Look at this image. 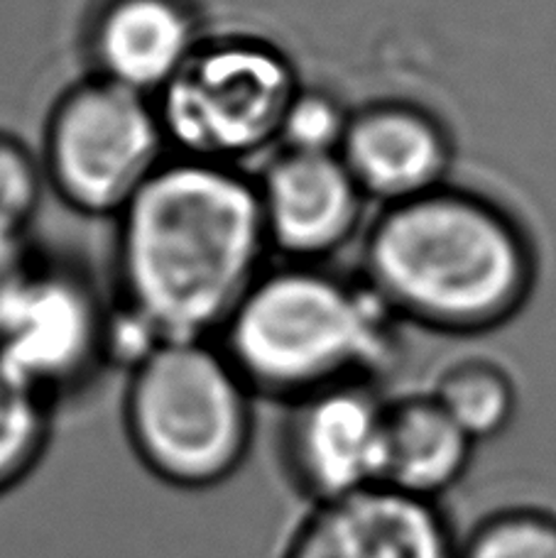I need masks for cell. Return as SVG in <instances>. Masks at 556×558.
I'll return each instance as SVG.
<instances>
[{
	"instance_id": "obj_1",
	"label": "cell",
	"mask_w": 556,
	"mask_h": 558,
	"mask_svg": "<svg viewBox=\"0 0 556 558\" xmlns=\"http://www.w3.org/2000/svg\"><path fill=\"white\" fill-rule=\"evenodd\" d=\"M270 253L255 179L172 155L116 218L113 306L155 343L216 341Z\"/></svg>"
},
{
	"instance_id": "obj_2",
	"label": "cell",
	"mask_w": 556,
	"mask_h": 558,
	"mask_svg": "<svg viewBox=\"0 0 556 558\" xmlns=\"http://www.w3.org/2000/svg\"><path fill=\"white\" fill-rule=\"evenodd\" d=\"M540 277L528 223L471 186L383 206L363 231L361 279L402 326L430 333L500 331L530 306Z\"/></svg>"
},
{
	"instance_id": "obj_3",
	"label": "cell",
	"mask_w": 556,
	"mask_h": 558,
	"mask_svg": "<svg viewBox=\"0 0 556 558\" xmlns=\"http://www.w3.org/2000/svg\"><path fill=\"white\" fill-rule=\"evenodd\" d=\"M400 322L361 277L324 265L267 267L216 343L255 397L292 404L349 383H373L400 351Z\"/></svg>"
},
{
	"instance_id": "obj_4",
	"label": "cell",
	"mask_w": 556,
	"mask_h": 558,
	"mask_svg": "<svg viewBox=\"0 0 556 558\" xmlns=\"http://www.w3.org/2000/svg\"><path fill=\"white\" fill-rule=\"evenodd\" d=\"M255 400L216 341H167L128 371L125 438L155 481L214 490L251 456Z\"/></svg>"
},
{
	"instance_id": "obj_5",
	"label": "cell",
	"mask_w": 556,
	"mask_h": 558,
	"mask_svg": "<svg viewBox=\"0 0 556 558\" xmlns=\"http://www.w3.org/2000/svg\"><path fill=\"white\" fill-rule=\"evenodd\" d=\"M302 86L290 54L270 39L218 35L202 39L155 104L172 155L241 167L275 153Z\"/></svg>"
},
{
	"instance_id": "obj_6",
	"label": "cell",
	"mask_w": 556,
	"mask_h": 558,
	"mask_svg": "<svg viewBox=\"0 0 556 558\" xmlns=\"http://www.w3.org/2000/svg\"><path fill=\"white\" fill-rule=\"evenodd\" d=\"M170 157L155 98L98 74L59 94L39 155L59 202L78 216L111 221Z\"/></svg>"
},
{
	"instance_id": "obj_7",
	"label": "cell",
	"mask_w": 556,
	"mask_h": 558,
	"mask_svg": "<svg viewBox=\"0 0 556 558\" xmlns=\"http://www.w3.org/2000/svg\"><path fill=\"white\" fill-rule=\"evenodd\" d=\"M111 316L86 272L35 255L0 308V363L55 410L111 365Z\"/></svg>"
},
{
	"instance_id": "obj_8",
	"label": "cell",
	"mask_w": 556,
	"mask_h": 558,
	"mask_svg": "<svg viewBox=\"0 0 556 558\" xmlns=\"http://www.w3.org/2000/svg\"><path fill=\"white\" fill-rule=\"evenodd\" d=\"M387 397L349 383L287 404L280 428L285 477L310 505L385 485Z\"/></svg>"
},
{
	"instance_id": "obj_9",
	"label": "cell",
	"mask_w": 556,
	"mask_h": 558,
	"mask_svg": "<svg viewBox=\"0 0 556 558\" xmlns=\"http://www.w3.org/2000/svg\"><path fill=\"white\" fill-rule=\"evenodd\" d=\"M273 253L285 263L324 265L365 231V206L339 155L275 149L255 177Z\"/></svg>"
},
{
	"instance_id": "obj_10",
	"label": "cell",
	"mask_w": 556,
	"mask_h": 558,
	"mask_svg": "<svg viewBox=\"0 0 556 558\" xmlns=\"http://www.w3.org/2000/svg\"><path fill=\"white\" fill-rule=\"evenodd\" d=\"M459 549L439 502L377 485L310 505L280 558H459Z\"/></svg>"
},
{
	"instance_id": "obj_11",
	"label": "cell",
	"mask_w": 556,
	"mask_h": 558,
	"mask_svg": "<svg viewBox=\"0 0 556 558\" xmlns=\"http://www.w3.org/2000/svg\"><path fill=\"white\" fill-rule=\"evenodd\" d=\"M339 157L365 198L383 208L449 184L456 145L426 106L380 98L351 111Z\"/></svg>"
},
{
	"instance_id": "obj_12",
	"label": "cell",
	"mask_w": 556,
	"mask_h": 558,
	"mask_svg": "<svg viewBox=\"0 0 556 558\" xmlns=\"http://www.w3.org/2000/svg\"><path fill=\"white\" fill-rule=\"evenodd\" d=\"M204 37L189 0H104L88 25L92 74L155 98Z\"/></svg>"
},
{
	"instance_id": "obj_13",
	"label": "cell",
	"mask_w": 556,
	"mask_h": 558,
	"mask_svg": "<svg viewBox=\"0 0 556 558\" xmlns=\"http://www.w3.org/2000/svg\"><path fill=\"white\" fill-rule=\"evenodd\" d=\"M475 446L430 390L395 397L387 402L385 485L439 502L469 473Z\"/></svg>"
},
{
	"instance_id": "obj_14",
	"label": "cell",
	"mask_w": 556,
	"mask_h": 558,
	"mask_svg": "<svg viewBox=\"0 0 556 558\" xmlns=\"http://www.w3.org/2000/svg\"><path fill=\"white\" fill-rule=\"evenodd\" d=\"M430 392L475 444L500 438L520 410L512 373L488 355H461L446 363Z\"/></svg>"
},
{
	"instance_id": "obj_15",
	"label": "cell",
	"mask_w": 556,
	"mask_h": 558,
	"mask_svg": "<svg viewBox=\"0 0 556 558\" xmlns=\"http://www.w3.org/2000/svg\"><path fill=\"white\" fill-rule=\"evenodd\" d=\"M52 407L0 363V495L15 490L43 463L52 441Z\"/></svg>"
},
{
	"instance_id": "obj_16",
	"label": "cell",
	"mask_w": 556,
	"mask_h": 558,
	"mask_svg": "<svg viewBox=\"0 0 556 558\" xmlns=\"http://www.w3.org/2000/svg\"><path fill=\"white\" fill-rule=\"evenodd\" d=\"M459 558H556V517L532 507L488 514L463 536Z\"/></svg>"
},
{
	"instance_id": "obj_17",
	"label": "cell",
	"mask_w": 556,
	"mask_h": 558,
	"mask_svg": "<svg viewBox=\"0 0 556 558\" xmlns=\"http://www.w3.org/2000/svg\"><path fill=\"white\" fill-rule=\"evenodd\" d=\"M45 167L23 140L0 131V233L27 235L43 206Z\"/></svg>"
},
{
	"instance_id": "obj_18",
	"label": "cell",
	"mask_w": 556,
	"mask_h": 558,
	"mask_svg": "<svg viewBox=\"0 0 556 558\" xmlns=\"http://www.w3.org/2000/svg\"><path fill=\"white\" fill-rule=\"evenodd\" d=\"M349 121L351 111L334 94L324 88L302 86L285 118L277 149L339 155Z\"/></svg>"
},
{
	"instance_id": "obj_19",
	"label": "cell",
	"mask_w": 556,
	"mask_h": 558,
	"mask_svg": "<svg viewBox=\"0 0 556 558\" xmlns=\"http://www.w3.org/2000/svg\"><path fill=\"white\" fill-rule=\"evenodd\" d=\"M27 235L0 233V308H3L8 294L13 292L17 279L23 277L27 265L33 263Z\"/></svg>"
}]
</instances>
